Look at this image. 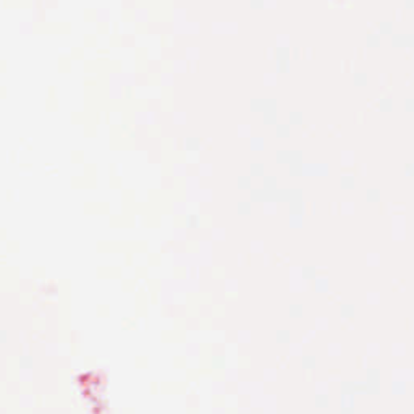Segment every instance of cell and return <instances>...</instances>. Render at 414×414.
<instances>
[]
</instances>
